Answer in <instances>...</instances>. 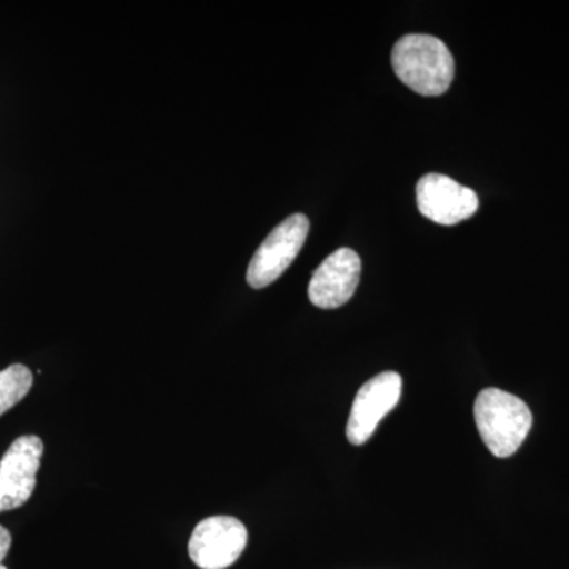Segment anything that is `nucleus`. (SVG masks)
I'll list each match as a JSON object with an SVG mask.
<instances>
[{"label":"nucleus","mask_w":569,"mask_h":569,"mask_svg":"<svg viewBox=\"0 0 569 569\" xmlns=\"http://www.w3.org/2000/svg\"><path fill=\"white\" fill-rule=\"evenodd\" d=\"M43 441L36 436L17 438L0 460V512L22 507L37 485Z\"/></svg>","instance_id":"423d86ee"},{"label":"nucleus","mask_w":569,"mask_h":569,"mask_svg":"<svg viewBox=\"0 0 569 569\" xmlns=\"http://www.w3.org/2000/svg\"><path fill=\"white\" fill-rule=\"evenodd\" d=\"M11 548V535L6 527L0 526V569H7L3 567L2 561L9 556Z\"/></svg>","instance_id":"9d476101"},{"label":"nucleus","mask_w":569,"mask_h":569,"mask_svg":"<svg viewBox=\"0 0 569 569\" xmlns=\"http://www.w3.org/2000/svg\"><path fill=\"white\" fill-rule=\"evenodd\" d=\"M397 78L419 96H443L455 80L456 63L447 44L426 33H408L391 52Z\"/></svg>","instance_id":"f257e3e1"},{"label":"nucleus","mask_w":569,"mask_h":569,"mask_svg":"<svg viewBox=\"0 0 569 569\" xmlns=\"http://www.w3.org/2000/svg\"><path fill=\"white\" fill-rule=\"evenodd\" d=\"M309 228L305 213H293L277 224L250 260L247 283L257 290L274 283L301 252Z\"/></svg>","instance_id":"7ed1b4c3"},{"label":"nucleus","mask_w":569,"mask_h":569,"mask_svg":"<svg viewBox=\"0 0 569 569\" xmlns=\"http://www.w3.org/2000/svg\"><path fill=\"white\" fill-rule=\"evenodd\" d=\"M402 395V377L397 372L378 373L359 389L347 425V438L361 447L376 432L381 419L395 410Z\"/></svg>","instance_id":"39448f33"},{"label":"nucleus","mask_w":569,"mask_h":569,"mask_svg":"<svg viewBox=\"0 0 569 569\" xmlns=\"http://www.w3.org/2000/svg\"><path fill=\"white\" fill-rule=\"evenodd\" d=\"M419 212L438 224H458L478 211L479 200L475 190L445 174L422 176L417 183Z\"/></svg>","instance_id":"0eeeda50"},{"label":"nucleus","mask_w":569,"mask_h":569,"mask_svg":"<svg viewBox=\"0 0 569 569\" xmlns=\"http://www.w3.org/2000/svg\"><path fill=\"white\" fill-rule=\"evenodd\" d=\"M361 258L355 250H336L318 266L309 283V299L320 309H337L347 305L358 288Z\"/></svg>","instance_id":"6e6552de"},{"label":"nucleus","mask_w":569,"mask_h":569,"mask_svg":"<svg viewBox=\"0 0 569 569\" xmlns=\"http://www.w3.org/2000/svg\"><path fill=\"white\" fill-rule=\"evenodd\" d=\"M33 376L29 367L13 365L0 372V417L29 395Z\"/></svg>","instance_id":"1a4fd4ad"},{"label":"nucleus","mask_w":569,"mask_h":569,"mask_svg":"<svg viewBox=\"0 0 569 569\" xmlns=\"http://www.w3.org/2000/svg\"><path fill=\"white\" fill-rule=\"evenodd\" d=\"M475 421L486 447L496 458L515 455L533 425L529 406L519 397L498 388L479 392L475 402Z\"/></svg>","instance_id":"f03ea898"},{"label":"nucleus","mask_w":569,"mask_h":569,"mask_svg":"<svg viewBox=\"0 0 569 569\" xmlns=\"http://www.w3.org/2000/svg\"><path fill=\"white\" fill-rule=\"evenodd\" d=\"M247 538L244 523L231 516L201 520L190 538V559L201 569L230 568L244 552Z\"/></svg>","instance_id":"20e7f679"}]
</instances>
